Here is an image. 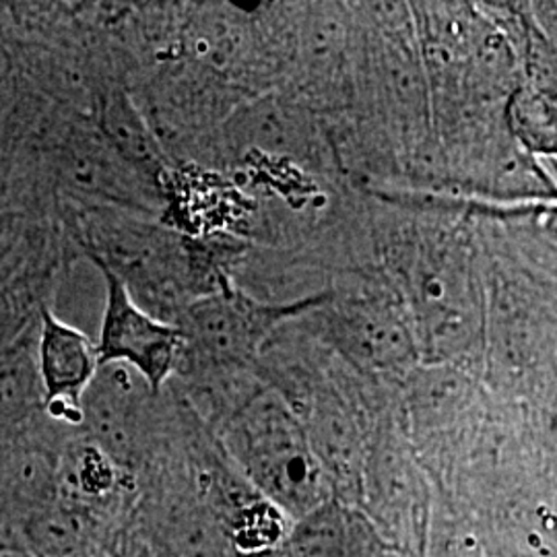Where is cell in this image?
<instances>
[{"instance_id": "9c48e42d", "label": "cell", "mask_w": 557, "mask_h": 557, "mask_svg": "<svg viewBox=\"0 0 557 557\" xmlns=\"http://www.w3.org/2000/svg\"><path fill=\"white\" fill-rule=\"evenodd\" d=\"M36 343L38 331L0 349V428L20 423L44 407Z\"/></svg>"}, {"instance_id": "277c9868", "label": "cell", "mask_w": 557, "mask_h": 557, "mask_svg": "<svg viewBox=\"0 0 557 557\" xmlns=\"http://www.w3.org/2000/svg\"><path fill=\"white\" fill-rule=\"evenodd\" d=\"M69 246L57 220L0 215V349L38 331Z\"/></svg>"}, {"instance_id": "3957f363", "label": "cell", "mask_w": 557, "mask_h": 557, "mask_svg": "<svg viewBox=\"0 0 557 557\" xmlns=\"http://www.w3.org/2000/svg\"><path fill=\"white\" fill-rule=\"evenodd\" d=\"M326 298L329 292L294 304H267L230 283L190 304L178 320L184 335L180 368L190 363L230 372L250 366L287 320L301 319Z\"/></svg>"}, {"instance_id": "5b68a950", "label": "cell", "mask_w": 557, "mask_h": 557, "mask_svg": "<svg viewBox=\"0 0 557 557\" xmlns=\"http://www.w3.org/2000/svg\"><path fill=\"white\" fill-rule=\"evenodd\" d=\"M227 442L248 473L287 504L319 499V460L292 411L271 395L250 398L230 421Z\"/></svg>"}, {"instance_id": "8992f818", "label": "cell", "mask_w": 557, "mask_h": 557, "mask_svg": "<svg viewBox=\"0 0 557 557\" xmlns=\"http://www.w3.org/2000/svg\"><path fill=\"white\" fill-rule=\"evenodd\" d=\"M103 278L98 354L101 366L122 363L135 370L158 395L163 384L180 370L184 335L176 324L163 322L143 310L119 277L98 269Z\"/></svg>"}, {"instance_id": "7a4b0ae2", "label": "cell", "mask_w": 557, "mask_h": 557, "mask_svg": "<svg viewBox=\"0 0 557 557\" xmlns=\"http://www.w3.org/2000/svg\"><path fill=\"white\" fill-rule=\"evenodd\" d=\"M54 220L96 269L122 281L143 310L178 324L190 304L232 283L244 250L236 242H200L160 218L79 200L54 199Z\"/></svg>"}, {"instance_id": "6da1fadb", "label": "cell", "mask_w": 557, "mask_h": 557, "mask_svg": "<svg viewBox=\"0 0 557 557\" xmlns=\"http://www.w3.org/2000/svg\"><path fill=\"white\" fill-rule=\"evenodd\" d=\"M374 246L421 358L457 361L483 347L485 259L469 225L438 211H380Z\"/></svg>"}, {"instance_id": "52a82bcc", "label": "cell", "mask_w": 557, "mask_h": 557, "mask_svg": "<svg viewBox=\"0 0 557 557\" xmlns=\"http://www.w3.org/2000/svg\"><path fill=\"white\" fill-rule=\"evenodd\" d=\"M36 358L44 409L69 423H83V397L101 368L98 343L48 306L40 317Z\"/></svg>"}, {"instance_id": "ba28073f", "label": "cell", "mask_w": 557, "mask_h": 557, "mask_svg": "<svg viewBox=\"0 0 557 557\" xmlns=\"http://www.w3.org/2000/svg\"><path fill=\"white\" fill-rule=\"evenodd\" d=\"M149 384L122 363H106L83 397V423L112 457L131 453Z\"/></svg>"}]
</instances>
